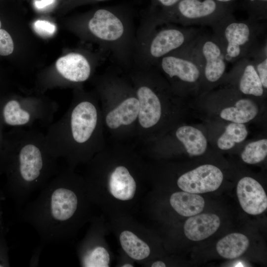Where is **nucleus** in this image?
Wrapping results in <instances>:
<instances>
[{"label":"nucleus","instance_id":"1","mask_svg":"<svg viewBox=\"0 0 267 267\" xmlns=\"http://www.w3.org/2000/svg\"><path fill=\"white\" fill-rule=\"evenodd\" d=\"M85 180L68 166L60 170L41 190L38 196L21 210L22 222L32 226L45 245L67 241L83 222Z\"/></svg>","mask_w":267,"mask_h":267},{"label":"nucleus","instance_id":"2","mask_svg":"<svg viewBox=\"0 0 267 267\" xmlns=\"http://www.w3.org/2000/svg\"><path fill=\"white\" fill-rule=\"evenodd\" d=\"M104 126L96 93L77 91L69 108L44 134L49 154L74 168L88 162L106 147Z\"/></svg>","mask_w":267,"mask_h":267},{"label":"nucleus","instance_id":"3","mask_svg":"<svg viewBox=\"0 0 267 267\" xmlns=\"http://www.w3.org/2000/svg\"><path fill=\"white\" fill-rule=\"evenodd\" d=\"M0 156V172L7 177L5 191L19 210L34 191L42 189L60 171L58 159L48 152L44 134L17 128Z\"/></svg>","mask_w":267,"mask_h":267},{"label":"nucleus","instance_id":"4","mask_svg":"<svg viewBox=\"0 0 267 267\" xmlns=\"http://www.w3.org/2000/svg\"><path fill=\"white\" fill-rule=\"evenodd\" d=\"M127 72L139 105L135 137L144 143L178 125L180 97L154 67H134Z\"/></svg>","mask_w":267,"mask_h":267},{"label":"nucleus","instance_id":"5","mask_svg":"<svg viewBox=\"0 0 267 267\" xmlns=\"http://www.w3.org/2000/svg\"><path fill=\"white\" fill-rule=\"evenodd\" d=\"M95 87L105 130L118 141L135 137L139 105L127 77L107 71Z\"/></svg>","mask_w":267,"mask_h":267},{"label":"nucleus","instance_id":"6","mask_svg":"<svg viewBox=\"0 0 267 267\" xmlns=\"http://www.w3.org/2000/svg\"><path fill=\"white\" fill-rule=\"evenodd\" d=\"M86 26L105 54L126 71L133 67L136 32L129 8L115 5L97 8L89 17Z\"/></svg>","mask_w":267,"mask_h":267},{"label":"nucleus","instance_id":"7","mask_svg":"<svg viewBox=\"0 0 267 267\" xmlns=\"http://www.w3.org/2000/svg\"><path fill=\"white\" fill-rule=\"evenodd\" d=\"M202 31L193 26L158 23L146 10L136 33L133 67H153L164 56L191 43Z\"/></svg>","mask_w":267,"mask_h":267},{"label":"nucleus","instance_id":"8","mask_svg":"<svg viewBox=\"0 0 267 267\" xmlns=\"http://www.w3.org/2000/svg\"><path fill=\"white\" fill-rule=\"evenodd\" d=\"M267 22L249 18L238 21L229 14L211 27L227 63H234L246 56L253 45L267 36Z\"/></svg>","mask_w":267,"mask_h":267},{"label":"nucleus","instance_id":"9","mask_svg":"<svg viewBox=\"0 0 267 267\" xmlns=\"http://www.w3.org/2000/svg\"><path fill=\"white\" fill-rule=\"evenodd\" d=\"M196 38L164 56L153 66L165 78L173 92L179 97L201 88L202 59L196 46Z\"/></svg>","mask_w":267,"mask_h":267},{"label":"nucleus","instance_id":"10","mask_svg":"<svg viewBox=\"0 0 267 267\" xmlns=\"http://www.w3.org/2000/svg\"><path fill=\"white\" fill-rule=\"evenodd\" d=\"M59 105L42 97H15L1 106L3 122L17 128H33L36 125L49 126L52 122Z\"/></svg>","mask_w":267,"mask_h":267},{"label":"nucleus","instance_id":"11","mask_svg":"<svg viewBox=\"0 0 267 267\" xmlns=\"http://www.w3.org/2000/svg\"><path fill=\"white\" fill-rule=\"evenodd\" d=\"M158 23H172L183 26L193 25L212 27L228 14L220 9L215 0H180L169 9L147 10Z\"/></svg>","mask_w":267,"mask_h":267},{"label":"nucleus","instance_id":"12","mask_svg":"<svg viewBox=\"0 0 267 267\" xmlns=\"http://www.w3.org/2000/svg\"><path fill=\"white\" fill-rule=\"evenodd\" d=\"M195 44L202 59L201 88L210 89L223 80L227 62L212 34L202 31Z\"/></svg>","mask_w":267,"mask_h":267},{"label":"nucleus","instance_id":"13","mask_svg":"<svg viewBox=\"0 0 267 267\" xmlns=\"http://www.w3.org/2000/svg\"><path fill=\"white\" fill-rule=\"evenodd\" d=\"M223 178V174L219 168L205 164L181 175L177 180V185L182 191L204 193L217 190L221 185Z\"/></svg>","mask_w":267,"mask_h":267},{"label":"nucleus","instance_id":"14","mask_svg":"<svg viewBox=\"0 0 267 267\" xmlns=\"http://www.w3.org/2000/svg\"><path fill=\"white\" fill-rule=\"evenodd\" d=\"M233 64L228 77L232 82L236 81L239 91L254 97L263 96L265 90L250 58L245 56Z\"/></svg>","mask_w":267,"mask_h":267},{"label":"nucleus","instance_id":"15","mask_svg":"<svg viewBox=\"0 0 267 267\" xmlns=\"http://www.w3.org/2000/svg\"><path fill=\"white\" fill-rule=\"evenodd\" d=\"M55 67L63 79L77 85L89 79L93 71L90 61L85 55L78 52L69 53L59 58Z\"/></svg>","mask_w":267,"mask_h":267},{"label":"nucleus","instance_id":"16","mask_svg":"<svg viewBox=\"0 0 267 267\" xmlns=\"http://www.w3.org/2000/svg\"><path fill=\"white\" fill-rule=\"evenodd\" d=\"M237 196L242 209L247 213L257 215L267 208V197L261 184L254 178L246 177L238 181Z\"/></svg>","mask_w":267,"mask_h":267},{"label":"nucleus","instance_id":"17","mask_svg":"<svg viewBox=\"0 0 267 267\" xmlns=\"http://www.w3.org/2000/svg\"><path fill=\"white\" fill-rule=\"evenodd\" d=\"M109 169L107 180L111 195L121 201L133 199L136 189V182L127 165L118 163Z\"/></svg>","mask_w":267,"mask_h":267},{"label":"nucleus","instance_id":"18","mask_svg":"<svg viewBox=\"0 0 267 267\" xmlns=\"http://www.w3.org/2000/svg\"><path fill=\"white\" fill-rule=\"evenodd\" d=\"M220 224V219L216 214H197L186 220L183 226L184 233L190 240L199 241L213 234Z\"/></svg>","mask_w":267,"mask_h":267},{"label":"nucleus","instance_id":"19","mask_svg":"<svg viewBox=\"0 0 267 267\" xmlns=\"http://www.w3.org/2000/svg\"><path fill=\"white\" fill-rule=\"evenodd\" d=\"M172 129L174 132L170 130L165 134L181 143L188 154L199 156L205 153L207 147V140L200 130L190 126L177 127L176 125Z\"/></svg>","mask_w":267,"mask_h":267},{"label":"nucleus","instance_id":"20","mask_svg":"<svg viewBox=\"0 0 267 267\" xmlns=\"http://www.w3.org/2000/svg\"><path fill=\"white\" fill-rule=\"evenodd\" d=\"M170 203L178 214L187 217L200 213L205 206V201L201 196L184 191L173 193Z\"/></svg>","mask_w":267,"mask_h":267},{"label":"nucleus","instance_id":"21","mask_svg":"<svg viewBox=\"0 0 267 267\" xmlns=\"http://www.w3.org/2000/svg\"><path fill=\"white\" fill-rule=\"evenodd\" d=\"M258 112V106L254 100L243 98L237 100L234 106L223 109L220 115L225 121L245 124L254 119Z\"/></svg>","mask_w":267,"mask_h":267},{"label":"nucleus","instance_id":"22","mask_svg":"<svg viewBox=\"0 0 267 267\" xmlns=\"http://www.w3.org/2000/svg\"><path fill=\"white\" fill-rule=\"evenodd\" d=\"M81 265L85 267H108L110 256L103 246L86 239L79 249Z\"/></svg>","mask_w":267,"mask_h":267},{"label":"nucleus","instance_id":"23","mask_svg":"<svg viewBox=\"0 0 267 267\" xmlns=\"http://www.w3.org/2000/svg\"><path fill=\"white\" fill-rule=\"evenodd\" d=\"M249 244V240L245 235L240 233H232L218 242L216 249L222 257L233 259L243 254Z\"/></svg>","mask_w":267,"mask_h":267},{"label":"nucleus","instance_id":"24","mask_svg":"<svg viewBox=\"0 0 267 267\" xmlns=\"http://www.w3.org/2000/svg\"><path fill=\"white\" fill-rule=\"evenodd\" d=\"M119 240L126 253L134 260H142L150 255V249L148 244L131 231H123Z\"/></svg>","mask_w":267,"mask_h":267},{"label":"nucleus","instance_id":"25","mask_svg":"<svg viewBox=\"0 0 267 267\" xmlns=\"http://www.w3.org/2000/svg\"><path fill=\"white\" fill-rule=\"evenodd\" d=\"M252 60L260 78L262 86L267 89V38L264 37L257 41L246 55Z\"/></svg>","mask_w":267,"mask_h":267},{"label":"nucleus","instance_id":"26","mask_svg":"<svg viewBox=\"0 0 267 267\" xmlns=\"http://www.w3.org/2000/svg\"><path fill=\"white\" fill-rule=\"evenodd\" d=\"M248 134L244 124L231 122L226 126L224 133L218 139L217 145L223 150L230 149L236 143L244 141Z\"/></svg>","mask_w":267,"mask_h":267},{"label":"nucleus","instance_id":"27","mask_svg":"<svg viewBox=\"0 0 267 267\" xmlns=\"http://www.w3.org/2000/svg\"><path fill=\"white\" fill-rule=\"evenodd\" d=\"M267 155V139H261L249 143L241 154L246 163L255 164L263 161Z\"/></svg>","mask_w":267,"mask_h":267},{"label":"nucleus","instance_id":"28","mask_svg":"<svg viewBox=\"0 0 267 267\" xmlns=\"http://www.w3.org/2000/svg\"><path fill=\"white\" fill-rule=\"evenodd\" d=\"M13 49L11 37L5 30L0 29V55H8L13 52Z\"/></svg>","mask_w":267,"mask_h":267},{"label":"nucleus","instance_id":"29","mask_svg":"<svg viewBox=\"0 0 267 267\" xmlns=\"http://www.w3.org/2000/svg\"><path fill=\"white\" fill-rule=\"evenodd\" d=\"M7 229L5 227L0 229V267L10 266L8 250L6 240V233Z\"/></svg>","mask_w":267,"mask_h":267},{"label":"nucleus","instance_id":"30","mask_svg":"<svg viewBox=\"0 0 267 267\" xmlns=\"http://www.w3.org/2000/svg\"><path fill=\"white\" fill-rule=\"evenodd\" d=\"M33 28L35 32L43 37H49L52 36L56 28L52 23L45 21L38 20L33 24Z\"/></svg>","mask_w":267,"mask_h":267},{"label":"nucleus","instance_id":"31","mask_svg":"<svg viewBox=\"0 0 267 267\" xmlns=\"http://www.w3.org/2000/svg\"><path fill=\"white\" fill-rule=\"evenodd\" d=\"M180 0H152L151 8L157 6L162 7L161 10H166L172 8L177 4Z\"/></svg>","mask_w":267,"mask_h":267},{"label":"nucleus","instance_id":"32","mask_svg":"<svg viewBox=\"0 0 267 267\" xmlns=\"http://www.w3.org/2000/svg\"><path fill=\"white\" fill-rule=\"evenodd\" d=\"M5 199V195L3 190L0 189V229L5 228L3 221V212L1 207V202Z\"/></svg>","mask_w":267,"mask_h":267},{"label":"nucleus","instance_id":"33","mask_svg":"<svg viewBox=\"0 0 267 267\" xmlns=\"http://www.w3.org/2000/svg\"><path fill=\"white\" fill-rule=\"evenodd\" d=\"M53 0H42L36 2V4L38 8H43L45 6L52 3Z\"/></svg>","mask_w":267,"mask_h":267},{"label":"nucleus","instance_id":"34","mask_svg":"<svg viewBox=\"0 0 267 267\" xmlns=\"http://www.w3.org/2000/svg\"><path fill=\"white\" fill-rule=\"evenodd\" d=\"M166 266V264L163 262L160 261H156L151 265L152 267H165Z\"/></svg>","mask_w":267,"mask_h":267},{"label":"nucleus","instance_id":"35","mask_svg":"<svg viewBox=\"0 0 267 267\" xmlns=\"http://www.w3.org/2000/svg\"><path fill=\"white\" fill-rule=\"evenodd\" d=\"M215 0L221 2H227L229 1H231L233 0Z\"/></svg>","mask_w":267,"mask_h":267},{"label":"nucleus","instance_id":"36","mask_svg":"<svg viewBox=\"0 0 267 267\" xmlns=\"http://www.w3.org/2000/svg\"><path fill=\"white\" fill-rule=\"evenodd\" d=\"M133 266L132 265H131V264H125L123 266H122V267H133Z\"/></svg>","mask_w":267,"mask_h":267},{"label":"nucleus","instance_id":"37","mask_svg":"<svg viewBox=\"0 0 267 267\" xmlns=\"http://www.w3.org/2000/svg\"><path fill=\"white\" fill-rule=\"evenodd\" d=\"M267 0H249L250 1H261V2H266Z\"/></svg>","mask_w":267,"mask_h":267},{"label":"nucleus","instance_id":"38","mask_svg":"<svg viewBox=\"0 0 267 267\" xmlns=\"http://www.w3.org/2000/svg\"><path fill=\"white\" fill-rule=\"evenodd\" d=\"M91 0L94 1H102L106 0Z\"/></svg>","mask_w":267,"mask_h":267},{"label":"nucleus","instance_id":"39","mask_svg":"<svg viewBox=\"0 0 267 267\" xmlns=\"http://www.w3.org/2000/svg\"><path fill=\"white\" fill-rule=\"evenodd\" d=\"M1 26V21L0 20V29Z\"/></svg>","mask_w":267,"mask_h":267}]
</instances>
